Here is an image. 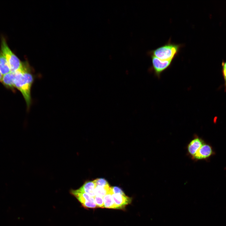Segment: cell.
I'll use <instances>...</instances> for the list:
<instances>
[{
	"instance_id": "4fadbf2b",
	"label": "cell",
	"mask_w": 226,
	"mask_h": 226,
	"mask_svg": "<svg viewBox=\"0 0 226 226\" xmlns=\"http://www.w3.org/2000/svg\"><path fill=\"white\" fill-rule=\"evenodd\" d=\"M111 191V187L109 185L105 186H96L94 190L95 196L102 197Z\"/></svg>"
},
{
	"instance_id": "277c9868",
	"label": "cell",
	"mask_w": 226,
	"mask_h": 226,
	"mask_svg": "<svg viewBox=\"0 0 226 226\" xmlns=\"http://www.w3.org/2000/svg\"><path fill=\"white\" fill-rule=\"evenodd\" d=\"M70 193L74 196L85 208H95L98 207L94 198L84 192L79 191L77 189H71Z\"/></svg>"
},
{
	"instance_id": "8992f818",
	"label": "cell",
	"mask_w": 226,
	"mask_h": 226,
	"mask_svg": "<svg viewBox=\"0 0 226 226\" xmlns=\"http://www.w3.org/2000/svg\"><path fill=\"white\" fill-rule=\"evenodd\" d=\"M215 154L212 147L209 144L205 142L191 159L195 161L207 160Z\"/></svg>"
},
{
	"instance_id": "52a82bcc",
	"label": "cell",
	"mask_w": 226,
	"mask_h": 226,
	"mask_svg": "<svg viewBox=\"0 0 226 226\" xmlns=\"http://www.w3.org/2000/svg\"><path fill=\"white\" fill-rule=\"evenodd\" d=\"M205 142L202 138L196 134L194 135L187 145V155L191 159Z\"/></svg>"
},
{
	"instance_id": "3957f363",
	"label": "cell",
	"mask_w": 226,
	"mask_h": 226,
	"mask_svg": "<svg viewBox=\"0 0 226 226\" xmlns=\"http://www.w3.org/2000/svg\"><path fill=\"white\" fill-rule=\"evenodd\" d=\"M1 51L7 61L11 72H15L24 68L25 64L22 63L12 52L4 38H3L2 40Z\"/></svg>"
},
{
	"instance_id": "e0dca14e",
	"label": "cell",
	"mask_w": 226,
	"mask_h": 226,
	"mask_svg": "<svg viewBox=\"0 0 226 226\" xmlns=\"http://www.w3.org/2000/svg\"><path fill=\"white\" fill-rule=\"evenodd\" d=\"M111 189L113 194H120L121 195H125L121 188L118 186H113L111 187Z\"/></svg>"
},
{
	"instance_id": "8fae6325",
	"label": "cell",
	"mask_w": 226,
	"mask_h": 226,
	"mask_svg": "<svg viewBox=\"0 0 226 226\" xmlns=\"http://www.w3.org/2000/svg\"><path fill=\"white\" fill-rule=\"evenodd\" d=\"M0 71L3 75L11 72L7 61L1 51H0Z\"/></svg>"
},
{
	"instance_id": "5bb4252c",
	"label": "cell",
	"mask_w": 226,
	"mask_h": 226,
	"mask_svg": "<svg viewBox=\"0 0 226 226\" xmlns=\"http://www.w3.org/2000/svg\"><path fill=\"white\" fill-rule=\"evenodd\" d=\"M94 181L96 186H105L109 185L107 181L104 178H98Z\"/></svg>"
},
{
	"instance_id": "30bf717a",
	"label": "cell",
	"mask_w": 226,
	"mask_h": 226,
	"mask_svg": "<svg viewBox=\"0 0 226 226\" xmlns=\"http://www.w3.org/2000/svg\"><path fill=\"white\" fill-rule=\"evenodd\" d=\"M15 72H10L3 75L1 81L3 84L7 88L13 89L15 88L14 81Z\"/></svg>"
},
{
	"instance_id": "9a60e30c",
	"label": "cell",
	"mask_w": 226,
	"mask_h": 226,
	"mask_svg": "<svg viewBox=\"0 0 226 226\" xmlns=\"http://www.w3.org/2000/svg\"><path fill=\"white\" fill-rule=\"evenodd\" d=\"M94 198L98 207L104 208L103 197L95 196Z\"/></svg>"
},
{
	"instance_id": "ac0fdd59",
	"label": "cell",
	"mask_w": 226,
	"mask_h": 226,
	"mask_svg": "<svg viewBox=\"0 0 226 226\" xmlns=\"http://www.w3.org/2000/svg\"><path fill=\"white\" fill-rule=\"evenodd\" d=\"M3 76V75L1 73V72L0 71V81H1Z\"/></svg>"
},
{
	"instance_id": "6da1fadb",
	"label": "cell",
	"mask_w": 226,
	"mask_h": 226,
	"mask_svg": "<svg viewBox=\"0 0 226 226\" xmlns=\"http://www.w3.org/2000/svg\"><path fill=\"white\" fill-rule=\"evenodd\" d=\"M34 81V78L27 65H25L22 70L15 72L14 87L22 94L28 109L31 104V91Z\"/></svg>"
},
{
	"instance_id": "5b68a950",
	"label": "cell",
	"mask_w": 226,
	"mask_h": 226,
	"mask_svg": "<svg viewBox=\"0 0 226 226\" xmlns=\"http://www.w3.org/2000/svg\"><path fill=\"white\" fill-rule=\"evenodd\" d=\"M149 56L151 58L152 64L151 68L152 69L154 75L159 78L161 73L170 66L173 60H162L153 55Z\"/></svg>"
},
{
	"instance_id": "7c38bea8",
	"label": "cell",
	"mask_w": 226,
	"mask_h": 226,
	"mask_svg": "<svg viewBox=\"0 0 226 226\" xmlns=\"http://www.w3.org/2000/svg\"><path fill=\"white\" fill-rule=\"evenodd\" d=\"M112 191L103 197L104 208L116 209L112 196Z\"/></svg>"
},
{
	"instance_id": "ba28073f",
	"label": "cell",
	"mask_w": 226,
	"mask_h": 226,
	"mask_svg": "<svg viewBox=\"0 0 226 226\" xmlns=\"http://www.w3.org/2000/svg\"><path fill=\"white\" fill-rule=\"evenodd\" d=\"M112 196L116 209L123 210L132 201V198L126 195L112 194Z\"/></svg>"
},
{
	"instance_id": "7a4b0ae2",
	"label": "cell",
	"mask_w": 226,
	"mask_h": 226,
	"mask_svg": "<svg viewBox=\"0 0 226 226\" xmlns=\"http://www.w3.org/2000/svg\"><path fill=\"white\" fill-rule=\"evenodd\" d=\"M183 46V44L171 42L170 39L165 44L154 50L148 51L147 54L148 55H153L162 60H173Z\"/></svg>"
},
{
	"instance_id": "2e32d148",
	"label": "cell",
	"mask_w": 226,
	"mask_h": 226,
	"mask_svg": "<svg viewBox=\"0 0 226 226\" xmlns=\"http://www.w3.org/2000/svg\"><path fill=\"white\" fill-rule=\"evenodd\" d=\"M222 73L224 81V86L226 90V61H223L222 63Z\"/></svg>"
},
{
	"instance_id": "9c48e42d",
	"label": "cell",
	"mask_w": 226,
	"mask_h": 226,
	"mask_svg": "<svg viewBox=\"0 0 226 226\" xmlns=\"http://www.w3.org/2000/svg\"><path fill=\"white\" fill-rule=\"evenodd\" d=\"M96 186L94 180L87 181L77 190L79 191L88 194L91 197H94L95 196L94 190Z\"/></svg>"
}]
</instances>
